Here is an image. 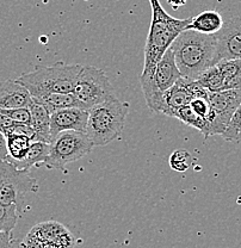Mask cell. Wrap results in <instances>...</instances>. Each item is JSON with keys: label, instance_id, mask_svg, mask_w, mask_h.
<instances>
[{"label": "cell", "instance_id": "cell-25", "mask_svg": "<svg viewBox=\"0 0 241 248\" xmlns=\"http://www.w3.org/2000/svg\"><path fill=\"white\" fill-rule=\"evenodd\" d=\"M5 115L10 118L11 121H14L15 123H24V124H30L31 122V115L29 108H7L4 110Z\"/></svg>", "mask_w": 241, "mask_h": 248}, {"label": "cell", "instance_id": "cell-33", "mask_svg": "<svg viewBox=\"0 0 241 248\" xmlns=\"http://www.w3.org/2000/svg\"><path fill=\"white\" fill-rule=\"evenodd\" d=\"M186 1H188V0H168V2H170L173 7H179L181 5L185 4Z\"/></svg>", "mask_w": 241, "mask_h": 248}, {"label": "cell", "instance_id": "cell-2", "mask_svg": "<svg viewBox=\"0 0 241 248\" xmlns=\"http://www.w3.org/2000/svg\"><path fill=\"white\" fill-rule=\"evenodd\" d=\"M216 46L215 35H204L189 29L183 31L171 46L181 77L197 80L204 71L214 66Z\"/></svg>", "mask_w": 241, "mask_h": 248}, {"label": "cell", "instance_id": "cell-11", "mask_svg": "<svg viewBox=\"0 0 241 248\" xmlns=\"http://www.w3.org/2000/svg\"><path fill=\"white\" fill-rule=\"evenodd\" d=\"M89 111L80 108H68L55 111L50 115V143L62 131L86 133Z\"/></svg>", "mask_w": 241, "mask_h": 248}, {"label": "cell", "instance_id": "cell-22", "mask_svg": "<svg viewBox=\"0 0 241 248\" xmlns=\"http://www.w3.org/2000/svg\"><path fill=\"white\" fill-rule=\"evenodd\" d=\"M193 155L186 149L179 148L176 149L171 153L170 157H168V165L173 170L176 172H186L191 166H193Z\"/></svg>", "mask_w": 241, "mask_h": 248}, {"label": "cell", "instance_id": "cell-32", "mask_svg": "<svg viewBox=\"0 0 241 248\" xmlns=\"http://www.w3.org/2000/svg\"><path fill=\"white\" fill-rule=\"evenodd\" d=\"M224 90H241V73L232 79L226 80Z\"/></svg>", "mask_w": 241, "mask_h": 248}, {"label": "cell", "instance_id": "cell-1", "mask_svg": "<svg viewBox=\"0 0 241 248\" xmlns=\"http://www.w3.org/2000/svg\"><path fill=\"white\" fill-rule=\"evenodd\" d=\"M152 7V22L145 46L144 69L140 74V84L152 82L155 67L165 51L171 48L176 38L190 25L193 17L178 19L165 11L159 0H149Z\"/></svg>", "mask_w": 241, "mask_h": 248}, {"label": "cell", "instance_id": "cell-10", "mask_svg": "<svg viewBox=\"0 0 241 248\" xmlns=\"http://www.w3.org/2000/svg\"><path fill=\"white\" fill-rule=\"evenodd\" d=\"M214 66L226 59H241V16L228 19L216 33Z\"/></svg>", "mask_w": 241, "mask_h": 248}, {"label": "cell", "instance_id": "cell-6", "mask_svg": "<svg viewBox=\"0 0 241 248\" xmlns=\"http://www.w3.org/2000/svg\"><path fill=\"white\" fill-rule=\"evenodd\" d=\"M73 94L80 108L89 111L95 105L113 95V89L105 72L93 66H82L78 77Z\"/></svg>", "mask_w": 241, "mask_h": 248}, {"label": "cell", "instance_id": "cell-27", "mask_svg": "<svg viewBox=\"0 0 241 248\" xmlns=\"http://www.w3.org/2000/svg\"><path fill=\"white\" fill-rule=\"evenodd\" d=\"M6 135H19L24 136V138H28L30 141H35L36 140V134L33 131L32 126L30 124H24V123H15L9 130L5 133V136Z\"/></svg>", "mask_w": 241, "mask_h": 248}, {"label": "cell", "instance_id": "cell-14", "mask_svg": "<svg viewBox=\"0 0 241 248\" xmlns=\"http://www.w3.org/2000/svg\"><path fill=\"white\" fill-rule=\"evenodd\" d=\"M224 24V18L220 12L215 10H207L196 17H193L188 29L204 35H216L222 29Z\"/></svg>", "mask_w": 241, "mask_h": 248}, {"label": "cell", "instance_id": "cell-29", "mask_svg": "<svg viewBox=\"0 0 241 248\" xmlns=\"http://www.w3.org/2000/svg\"><path fill=\"white\" fill-rule=\"evenodd\" d=\"M7 157H9V152H7L6 136L0 130V161H5Z\"/></svg>", "mask_w": 241, "mask_h": 248}, {"label": "cell", "instance_id": "cell-17", "mask_svg": "<svg viewBox=\"0 0 241 248\" xmlns=\"http://www.w3.org/2000/svg\"><path fill=\"white\" fill-rule=\"evenodd\" d=\"M49 149H50V143H46L42 141H31L27 157L16 167L22 170H30L35 165L37 166V165L45 164L49 154Z\"/></svg>", "mask_w": 241, "mask_h": 248}, {"label": "cell", "instance_id": "cell-16", "mask_svg": "<svg viewBox=\"0 0 241 248\" xmlns=\"http://www.w3.org/2000/svg\"><path fill=\"white\" fill-rule=\"evenodd\" d=\"M6 142L7 152H9V157H7L6 161L17 166L18 164H20L27 157L31 141L28 138H24V136L6 135Z\"/></svg>", "mask_w": 241, "mask_h": 248}, {"label": "cell", "instance_id": "cell-3", "mask_svg": "<svg viewBox=\"0 0 241 248\" xmlns=\"http://www.w3.org/2000/svg\"><path fill=\"white\" fill-rule=\"evenodd\" d=\"M81 64L56 62L48 67H37L29 73L22 74L16 81L25 87L31 98L48 93H73Z\"/></svg>", "mask_w": 241, "mask_h": 248}, {"label": "cell", "instance_id": "cell-13", "mask_svg": "<svg viewBox=\"0 0 241 248\" xmlns=\"http://www.w3.org/2000/svg\"><path fill=\"white\" fill-rule=\"evenodd\" d=\"M29 110L31 115L30 125L36 134L35 141L50 143V112L43 105L33 100L30 103Z\"/></svg>", "mask_w": 241, "mask_h": 248}, {"label": "cell", "instance_id": "cell-26", "mask_svg": "<svg viewBox=\"0 0 241 248\" xmlns=\"http://www.w3.org/2000/svg\"><path fill=\"white\" fill-rule=\"evenodd\" d=\"M190 108H193V112L197 113L199 117L208 120L209 112H210V103H209V95L208 97H199L195 98L193 102L190 103Z\"/></svg>", "mask_w": 241, "mask_h": 248}, {"label": "cell", "instance_id": "cell-28", "mask_svg": "<svg viewBox=\"0 0 241 248\" xmlns=\"http://www.w3.org/2000/svg\"><path fill=\"white\" fill-rule=\"evenodd\" d=\"M45 242L41 241L35 234L29 232V234L24 237V240L20 244V248H43Z\"/></svg>", "mask_w": 241, "mask_h": 248}, {"label": "cell", "instance_id": "cell-12", "mask_svg": "<svg viewBox=\"0 0 241 248\" xmlns=\"http://www.w3.org/2000/svg\"><path fill=\"white\" fill-rule=\"evenodd\" d=\"M32 102L29 91L16 80H5L0 82V108H29Z\"/></svg>", "mask_w": 241, "mask_h": 248}, {"label": "cell", "instance_id": "cell-30", "mask_svg": "<svg viewBox=\"0 0 241 248\" xmlns=\"http://www.w3.org/2000/svg\"><path fill=\"white\" fill-rule=\"evenodd\" d=\"M0 248H15L12 234L0 232Z\"/></svg>", "mask_w": 241, "mask_h": 248}, {"label": "cell", "instance_id": "cell-9", "mask_svg": "<svg viewBox=\"0 0 241 248\" xmlns=\"http://www.w3.org/2000/svg\"><path fill=\"white\" fill-rule=\"evenodd\" d=\"M209 92L198 84L197 80L180 77L172 87L162 93L164 110L162 113L175 117L176 112L181 108L188 107L195 98L208 97Z\"/></svg>", "mask_w": 241, "mask_h": 248}, {"label": "cell", "instance_id": "cell-15", "mask_svg": "<svg viewBox=\"0 0 241 248\" xmlns=\"http://www.w3.org/2000/svg\"><path fill=\"white\" fill-rule=\"evenodd\" d=\"M32 100L43 105L50 112V115L62 108H80L79 102L73 93H48L32 98Z\"/></svg>", "mask_w": 241, "mask_h": 248}, {"label": "cell", "instance_id": "cell-8", "mask_svg": "<svg viewBox=\"0 0 241 248\" xmlns=\"http://www.w3.org/2000/svg\"><path fill=\"white\" fill-rule=\"evenodd\" d=\"M210 112L208 116V138L224 135L233 115L241 103V90H224L209 93Z\"/></svg>", "mask_w": 241, "mask_h": 248}, {"label": "cell", "instance_id": "cell-31", "mask_svg": "<svg viewBox=\"0 0 241 248\" xmlns=\"http://www.w3.org/2000/svg\"><path fill=\"white\" fill-rule=\"evenodd\" d=\"M14 121L10 120V118L4 113L2 108H0V130L5 134L12 125H14Z\"/></svg>", "mask_w": 241, "mask_h": 248}, {"label": "cell", "instance_id": "cell-34", "mask_svg": "<svg viewBox=\"0 0 241 248\" xmlns=\"http://www.w3.org/2000/svg\"><path fill=\"white\" fill-rule=\"evenodd\" d=\"M43 248H59L54 242H45V246Z\"/></svg>", "mask_w": 241, "mask_h": 248}, {"label": "cell", "instance_id": "cell-5", "mask_svg": "<svg viewBox=\"0 0 241 248\" xmlns=\"http://www.w3.org/2000/svg\"><path fill=\"white\" fill-rule=\"evenodd\" d=\"M92 148L93 144L86 133L62 131L51 141L45 165L49 170H64L68 164L86 156Z\"/></svg>", "mask_w": 241, "mask_h": 248}, {"label": "cell", "instance_id": "cell-19", "mask_svg": "<svg viewBox=\"0 0 241 248\" xmlns=\"http://www.w3.org/2000/svg\"><path fill=\"white\" fill-rule=\"evenodd\" d=\"M67 231L66 227L54 221L42 222L31 229V232L35 234L41 241L43 242H55L62 232Z\"/></svg>", "mask_w": 241, "mask_h": 248}, {"label": "cell", "instance_id": "cell-18", "mask_svg": "<svg viewBox=\"0 0 241 248\" xmlns=\"http://www.w3.org/2000/svg\"><path fill=\"white\" fill-rule=\"evenodd\" d=\"M197 81L209 93H215L224 91L226 79L222 77L216 66H211L210 68L204 71L201 76L197 78Z\"/></svg>", "mask_w": 241, "mask_h": 248}, {"label": "cell", "instance_id": "cell-7", "mask_svg": "<svg viewBox=\"0 0 241 248\" xmlns=\"http://www.w3.org/2000/svg\"><path fill=\"white\" fill-rule=\"evenodd\" d=\"M37 191L38 183L29 170L18 169L6 160L0 161V203L18 206L25 193Z\"/></svg>", "mask_w": 241, "mask_h": 248}, {"label": "cell", "instance_id": "cell-4", "mask_svg": "<svg viewBox=\"0 0 241 248\" xmlns=\"http://www.w3.org/2000/svg\"><path fill=\"white\" fill-rule=\"evenodd\" d=\"M128 111V103L115 95L90 108L86 134L93 147L106 146L121 135Z\"/></svg>", "mask_w": 241, "mask_h": 248}, {"label": "cell", "instance_id": "cell-35", "mask_svg": "<svg viewBox=\"0 0 241 248\" xmlns=\"http://www.w3.org/2000/svg\"><path fill=\"white\" fill-rule=\"evenodd\" d=\"M234 142H238V143H241V128H240V130L238 131V135H237V138H235V141Z\"/></svg>", "mask_w": 241, "mask_h": 248}, {"label": "cell", "instance_id": "cell-21", "mask_svg": "<svg viewBox=\"0 0 241 248\" xmlns=\"http://www.w3.org/2000/svg\"><path fill=\"white\" fill-rule=\"evenodd\" d=\"M18 206L0 203V232L12 234L18 222Z\"/></svg>", "mask_w": 241, "mask_h": 248}, {"label": "cell", "instance_id": "cell-23", "mask_svg": "<svg viewBox=\"0 0 241 248\" xmlns=\"http://www.w3.org/2000/svg\"><path fill=\"white\" fill-rule=\"evenodd\" d=\"M215 66L219 68L220 73L225 79H232L241 73V59H226L217 62Z\"/></svg>", "mask_w": 241, "mask_h": 248}, {"label": "cell", "instance_id": "cell-20", "mask_svg": "<svg viewBox=\"0 0 241 248\" xmlns=\"http://www.w3.org/2000/svg\"><path fill=\"white\" fill-rule=\"evenodd\" d=\"M176 118L180 121V122L188 124V125L193 126V128L197 129L198 131H201L204 135V138L208 139V121L204 120V118L199 117L197 113L193 112V108H190V105L188 107L181 108L180 110H178L175 115Z\"/></svg>", "mask_w": 241, "mask_h": 248}, {"label": "cell", "instance_id": "cell-24", "mask_svg": "<svg viewBox=\"0 0 241 248\" xmlns=\"http://www.w3.org/2000/svg\"><path fill=\"white\" fill-rule=\"evenodd\" d=\"M241 128V103L240 105L238 107L237 111L233 115L232 120H230L229 124H228L226 131L224 133L222 138L226 140L227 142H234L235 138L238 135V131L240 130Z\"/></svg>", "mask_w": 241, "mask_h": 248}]
</instances>
